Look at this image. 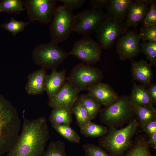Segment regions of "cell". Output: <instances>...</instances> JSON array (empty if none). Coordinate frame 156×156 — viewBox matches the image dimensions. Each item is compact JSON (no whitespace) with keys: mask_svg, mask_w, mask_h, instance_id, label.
I'll return each instance as SVG.
<instances>
[{"mask_svg":"<svg viewBox=\"0 0 156 156\" xmlns=\"http://www.w3.org/2000/svg\"><path fill=\"white\" fill-rule=\"evenodd\" d=\"M21 133L6 156H43L50 137L47 120L44 116L30 120L23 114Z\"/></svg>","mask_w":156,"mask_h":156,"instance_id":"cell-1","label":"cell"},{"mask_svg":"<svg viewBox=\"0 0 156 156\" xmlns=\"http://www.w3.org/2000/svg\"><path fill=\"white\" fill-rule=\"evenodd\" d=\"M21 127L16 109L0 94V156L13 147L20 135Z\"/></svg>","mask_w":156,"mask_h":156,"instance_id":"cell-2","label":"cell"},{"mask_svg":"<svg viewBox=\"0 0 156 156\" xmlns=\"http://www.w3.org/2000/svg\"><path fill=\"white\" fill-rule=\"evenodd\" d=\"M139 127L137 118H134L124 128H109L108 133L100 138L99 144L111 156H123L131 146Z\"/></svg>","mask_w":156,"mask_h":156,"instance_id":"cell-3","label":"cell"},{"mask_svg":"<svg viewBox=\"0 0 156 156\" xmlns=\"http://www.w3.org/2000/svg\"><path fill=\"white\" fill-rule=\"evenodd\" d=\"M99 113L101 121L109 128L118 129L129 123L135 115L130 96L125 95L118 96L115 101L101 109Z\"/></svg>","mask_w":156,"mask_h":156,"instance_id":"cell-4","label":"cell"},{"mask_svg":"<svg viewBox=\"0 0 156 156\" xmlns=\"http://www.w3.org/2000/svg\"><path fill=\"white\" fill-rule=\"evenodd\" d=\"M68 55L60 47L58 43L53 40L36 46L32 51V59L36 64L45 69L57 70Z\"/></svg>","mask_w":156,"mask_h":156,"instance_id":"cell-5","label":"cell"},{"mask_svg":"<svg viewBox=\"0 0 156 156\" xmlns=\"http://www.w3.org/2000/svg\"><path fill=\"white\" fill-rule=\"evenodd\" d=\"M74 16L72 11L64 5L56 7L50 26L52 40L59 43L68 38L73 31Z\"/></svg>","mask_w":156,"mask_h":156,"instance_id":"cell-6","label":"cell"},{"mask_svg":"<svg viewBox=\"0 0 156 156\" xmlns=\"http://www.w3.org/2000/svg\"><path fill=\"white\" fill-rule=\"evenodd\" d=\"M103 77V73L99 68L79 64L72 69L67 79L80 92L87 90L92 86L101 82Z\"/></svg>","mask_w":156,"mask_h":156,"instance_id":"cell-7","label":"cell"},{"mask_svg":"<svg viewBox=\"0 0 156 156\" xmlns=\"http://www.w3.org/2000/svg\"><path fill=\"white\" fill-rule=\"evenodd\" d=\"M127 30L124 22L105 13L96 32L102 48L105 49L112 47L118 38Z\"/></svg>","mask_w":156,"mask_h":156,"instance_id":"cell-8","label":"cell"},{"mask_svg":"<svg viewBox=\"0 0 156 156\" xmlns=\"http://www.w3.org/2000/svg\"><path fill=\"white\" fill-rule=\"evenodd\" d=\"M103 10L92 8L74 16L73 31L84 36L96 32L105 16Z\"/></svg>","mask_w":156,"mask_h":156,"instance_id":"cell-9","label":"cell"},{"mask_svg":"<svg viewBox=\"0 0 156 156\" xmlns=\"http://www.w3.org/2000/svg\"><path fill=\"white\" fill-rule=\"evenodd\" d=\"M102 49L99 43L93 40L90 35L86 36L76 41L68 54L74 56L88 65H93L100 60Z\"/></svg>","mask_w":156,"mask_h":156,"instance_id":"cell-10","label":"cell"},{"mask_svg":"<svg viewBox=\"0 0 156 156\" xmlns=\"http://www.w3.org/2000/svg\"><path fill=\"white\" fill-rule=\"evenodd\" d=\"M56 0H25V9L30 21H38L44 23L52 21L56 7Z\"/></svg>","mask_w":156,"mask_h":156,"instance_id":"cell-11","label":"cell"},{"mask_svg":"<svg viewBox=\"0 0 156 156\" xmlns=\"http://www.w3.org/2000/svg\"><path fill=\"white\" fill-rule=\"evenodd\" d=\"M140 40L136 28L128 29L121 35L116 44L120 60L125 61L137 57L140 53Z\"/></svg>","mask_w":156,"mask_h":156,"instance_id":"cell-12","label":"cell"},{"mask_svg":"<svg viewBox=\"0 0 156 156\" xmlns=\"http://www.w3.org/2000/svg\"><path fill=\"white\" fill-rule=\"evenodd\" d=\"M79 92L67 79L59 91L49 99L48 105L52 108L63 106L72 109L79 98Z\"/></svg>","mask_w":156,"mask_h":156,"instance_id":"cell-13","label":"cell"},{"mask_svg":"<svg viewBox=\"0 0 156 156\" xmlns=\"http://www.w3.org/2000/svg\"><path fill=\"white\" fill-rule=\"evenodd\" d=\"M149 0H132L124 22L127 30L130 27L136 28L143 22L149 10Z\"/></svg>","mask_w":156,"mask_h":156,"instance_id":"cell-14","label":"cell"},{"mask_svg":"<svg viewBox=\"0 0 156 156\" xmlns=\"http://www.w3.org/2000/svg\"><path fill=\"white\" fill-rule=\"evenodd\" d=\"M88 93L105 107L109 105L118 98L117 94L108 84L101 82L90 87Z\"/></svg>","mask_w":156,"mask_h":156,"instance_id":"cell-15","label":"cell"},{"mask_svg":"<svg viewBox=\"0 0 156 156\" xmlns=\"http://www.w3.org/2000/svg\"><path fill=\"white\" fill-rule=\"evenodd\" d=\"M130 60L133 80L141 83L145 88L148 87L153 78L152 66L143 60L136 61L132 59Z\"/></svg>","mask_w":156,"mask_h":156,"instance_id":"cell-16","label":"cell"},{"mask_svg":"<svg viewBox=\"0 0 156 156\" xmlns=\"http://www.w3.org/2000/svg\"><path fill=\"white\" fill-rule=\"evenodd\" d=\"M65 70L58 71L52 70L47 75L44 80V91H46L49 99L52 98L61 89L66 80Z\"/></svg>","mask_w":156,"mask_h":156,"instance_id":"cell-17","label":"cell"},{"mask_svg":"<svg viewBox=\"0 0 156 156\" xmlns=\"http://www.w3.org/2000/svg\"><path fill=\"white\" fill-rule=\"evenodd\" d=\"M46 69L41 68L29 74L25 89L29 95L42 94L44 91V80Z\"/></svg>","mask_w":156,"mask_h":156,"instance_id":"cell-18","label":"cell"},{"mask_svg":"<svg viewBox=\"0 0 156 156\" xmlns=\"http://www.w3.org/2000/svg\"><path fill=\"white\" fill-rule=\"evenodd\" d=\"M149 147L147 135L140 134L135 137L131 146L123 156H153Z\"/></svg>","mask_w":156,"mask_h":156,"instance_id":"cell-19","label":"cell"},{"mask_svg":"<svg viewBox=\"0 0 156 156\" xmlns=\"http://www.w3.org/2000/svg\"><path fill=\"white\" fill-rule=\"evenodd\" d=\"M132 0H112L106 9V13L123 22L126 19L129 8Z\"/></svg>","mask_w":156,"mask_h":156,"instance_id":"cell-20","label":"cell"},{"mask_svg":"<svg viewBox=\"0 0 156 156\" xmlns=\"http://www.w3.org/2000/svg\"><path fill=\"white\" fill-rule=\"evenodd\" d=\"M72 109L64 107L53 108L49 117L52 125L64 124L70 125L73 122Z\"/></svg>","mask_w":156,"mask_h":156,"instance_id":"cell-21","label":"cell"},{"mask_svg":"<svg viewBox=\"0 0 156 156\" xmlns=\"http://www.w3.org/2000/svg\"><path fill=\"white\" fill-rule=\"evenodd\" d=\"M132 102L135 115L141 129L148 122L156 119V110L153 105L142 106Z\"/></svg>","mask_w":156,"mask_h":156,"instance_id":"cell-22","label":"cell"},{"mask_svg":"<svg viewBox=\"0 0 156 156\" xmlns=\"http://www.w3.org/2000/svg\"><path fill=\"white\" fill-rule=\"evenodd\" d=\"M145 87L142 84L138 85L134 83L130 96L132 101L141 106L153 105Z\"/></svg>","mask_w":156,"mask_h":156,"instance_id":"cell-23","label":"cell"},{"mask_svg":"<svg viewBox=\"0 0 156 156\" xmlns=\"http://www.w3.org/2000/svg\"><path fill=\"white\" fill-rule=\"evenodd\" d=\"M80 98L91 120L101 110V104L95 98L88 93L81 94Z\"/></svg>","mask_w":156,"mask_h":156,"instance_id":"cell-24","label":"cell"},{"mask_svg":"<svg viewBox=\"0 0 156 156\" xmlns=\"http://www.w3.org/2000/svg\"><path fill=\"white\" fill-rule=\"evenodd\" d=\"M72 111L75 117L77 123L80 128L85 127L91 121L80 97L73 107Z\"/></svg>","mask_w":156,"mask_h":156,"instance_id":"cell-25","label":"cell"},{"mask_svg":"<svg viewBox=\"0 0 156 156\" xmlns=\"http://www.w3.org/2000/svg\"><path fill=\"white\" fill-rule=\"evenodd\" d=\"M80 132L86 137H101L108 132L107 128L104 126L90 122L85 127L80 128Z\"/></svg>","mask_w":156,"mask_h":156,"instance_id":"cell-26","label":"cell"},{"mask_svg":"<svg viewBox=\"0 0 156 156\" xmlns=\"http://www.w3.org/2000/svg\"><path fill=\"white\" fill-rule=\"evenodd\" d=\"M52 127L62 136L68 141L75 143H79L80 137L77 132L70 125L59 124L52 125Z\"/></svg>","mask_w":156,"mask_h":156,"instance_id":"cell-27","label":"cell"},{"mask_svg":"<svg viewBox=\"0 0 156 156\" xmlns=\"http://www.w3.org/2000/svg\"><path fill=\"white\" fill-rule=\"evenodd\" d=\"M24 3L21 0H2L0 1L1 12L8 14H19L23 11Z\"/></svg>","mask_w":156,"mask_h":156,"instance_id":"cell-28","label":"cell"},{"mask_svg":"<svg viewBox=\"0 0 156 156\" xmlns=\"http://www.w3.org/2000/svg\"><path fill=\"white\" fill-rule=\"evenodd\" d=\"M140 52L145 54L152 66H156V41L142 42L140 44Z\"/></svg>","mask_w":156,"mask_h":156,"instance_id":"cell-29","label":"cell"},{"mask_svg":"<svg viewBox=\"0 0 156 156\" xmlns=\"http://www.w3.org/2000/svg\"><path fill=\"white\" fill-rule=\"evenodd\" d=\"M30 22V21L27 22L18 21L12 17L9 22L1 24L0 27L11 33L13 36H15L18 33L22 31Z\"/></svg>","mask_w":156,"mask_h":156,"instance_id":"cell-30","label":"cell"},{"mask_svg":"<svg viewBox=\"0 0 156 156\" xmlns=\"http://www.w3.org/2000/svg\"><path fill=\"white\" fill-rule=\"evenodd\" d=\"M43 156H68L65 151L64 143L61 141H52Z\"/></svg>","mask_w":156,"mask_h":156,"instance_id":"cell-31","label":"cell"},{"mask_svg":"<svg viewBox=\"0 0 156 156\" xmlns=\"http://www.w3.org/2000/svg\"><path fill=\"white\" fill-rule=\"evenodd\" d=\"M138 35L142 42L156 41V25L142 26L140 29Z\"/></svg>","mask_w":156,"mask_h":156,"instance_id":"cell-32","label":"cell"},{"mask_svg":"<svg viewBox=\"0 0 156 156\" xmlns=\"http://www.w3.org/2000/svg\"><path fill=\"white\" fill-rule=\"evenodd\" d=\"M149 9L142 22V26L156 25V1L149 0Z\"/></svg>","mask_w":156,"mask_h":156,"instance_id":"cell-33","label":"cell"},{"mask_svg":"<svg viewBox=\"0 0 156 156\" xmlns=\"http://www.w3.org/2000/svg\"><path fill=\"white\" fill-rule=\"evenodd\" d=\"M83 147L86 156H111L100 146L94 144L87 143Z\"/></svg>","mask_w":156,"mask_h":156,"instance_id":"cell-34","label":"cell"},{"mask_svg":"<svg viewBox=\"0 0 156 156\" xmlns=\"http://www.w3.org/2000/svg\"><path fill=\"white\" fill-rule=\"evenodd\" d=\"M57 1L63 3L69 10L72 11L83 6L84 0H60Z\"/></svg>","mask_w":156,"mask_h":156,"instance_id":"cell-35","label":"cell"},{"mask_svg":"<svg viewBox=\"0 0 156 156\" xmlns=\"http://www.w3.org/2000/svg\"><path fill=\"white\" fill-rule=\"evenodd\" d=\"M112 0H91L90 4L92 8L103 10L107 9L110 4Z\"/></svg>","mask_w":156,"mask_h":156,"instance_id":"cell-36","label":"cell"},{"mask_svg":"<svg viewBox=\"0 0 156 156\" xmlns=\"http://www.w3.org/2000/svg\"><path fill=\"white\" fill-rule=\"evenodd\" d=\"M142 129L148 136L156 132V119L148 122Z\"/></svg>","mask_w":156,"mask_h":156,"instance_id":"cell-37","label":"cell"},{"mask_svg":"<svg viewBox=\"0 0 156 156\" xmlns=\"http://www.w3.org/2000/svg\"><path fill=\"white\" fill-rule=\"evenodd\" d=\"M146 89V91L153 104L156 103V84L151 83Z\"/></svg>","mask_w":156,"mask_h":156,"instance_id":"cell-38","label":"cell"},{"mask_svg":"<svg viewBox=\"0 0 156 156\" xmlns=\"http://www.w3.org/2000/svg\"><path fill=\"white\" fill-rule=\"evenodd\" d=\"M148 141L149 147L155 149L156 148V132L148 136Z\"/></svg>","mask_w":156,"mask_h":156,"instance_id":"cell-39","label":"cell"},{"mask_svg":"<svg viewBox=\"0 0 156 156\" xmlns=\"http://www.w3.org/2000/svg\"><path fill=\"white\" fill-rule=\"evenodd\" d=\"M1 10H0V12H1Z\"/></svg>","mask_w":156,"mask_h":156,"instance_id":"cell-40","label":"cell"}]
</instances>
